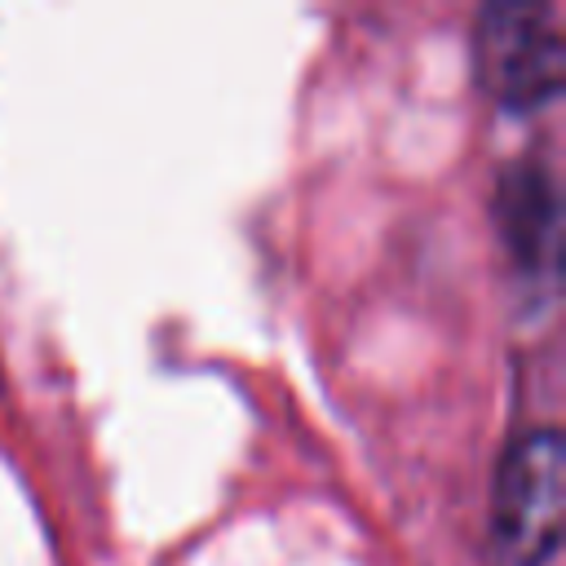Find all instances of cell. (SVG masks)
Listing matches in <instances>:
<instances>
[{
	"label": "cell",
	"mask_w": 566,
	"mask_h": 566,
	"mask_svg": "<svg viewBox=\"0 0 566 566\" xmlns=\"http://www.w3.org/2000/svg\"><path fill=\"white\" fill-rule=\"evenodd\" d=\"M478 80L504 111H539L562 88L566 44L557 9L544 0H495L473 31Z\"/></svg>",
	"instance_id": "6da1fadb"
},
{
	"label": "cell",
	"mask_w": 566,
	"mask_h": 566,
	"mask_svg": "<svg viewBox=\"0 0 566 566\" xmlns=\"http://www.w3.org/2000/svg\"><path fill=\"white\" fill-rule=\"evenodd\" d=\"M566 451L557 429H526L509 442L491 486V535L513 566H544L562 539Z\"/></svg>",
	"instance_id": "7a4b0ae2"
},
{
	"label": "cell",
	"mask_w": 566,
	"mask_h": 566,
	"mask_svg": "<svg viewBox=\"0 0 566 566\" xmlns=\"http://www.w3.org/2000/svg\"><path fill=\"white\" fill-rule=\"evenodd\" d=\"M504 248L526 283H548L557 270V186L535 159L513 164L495 190Z\"/></svg>",
	"instance_id": "3957f363"
}]
</instances>
